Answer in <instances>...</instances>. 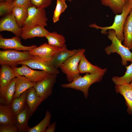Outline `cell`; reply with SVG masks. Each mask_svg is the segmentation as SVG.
Returning <instances> with one entry per match:
<instances>
[{"instance_id": "32", "label": "cell", "mask_w": 132, "mask_h": 132, "mask_svg": "<svg viewBox=\"0 0 132 132\" xmlns=\"http://www.w3.org/2000/svg\"><path fill=\"white\" fill-rule=\"evenodd\" d=\"M52 0H31L33 6L39 8H45L49 6Z\"/></svg>"}, {"instance_id": "25", "label": "cell", "mask_w": 132, "mask_h": 132, "mask_svg": "<svg viewBox=\"0 0 132 132\" xmlns=\"http://www.w3.org/2000/svg\"><path fill=\"white\" fill-rule=\"evenodd\" d=\"M103 5L109 7L116 14L121 13L126 2L125 0H100Z\"/></svg>"}, {"instance_id": "13", "label": "cell", "mask_w": 132, "mask_h": 132, "mask_svg": "<svg viewBox=\"0 0 132 132\" xmlns=\"http://www.w3.org/2000/svg\"><path fill=\"white\" fill-rule=\"evenodd\" d=\"M32 115L26 104L23 108L15 116L14 125L19 132H27L29 127L28 125L30 118Z\"/></svg>"}, {"instance_id": "19", "label": "cell", "mask_w": 132, "mask_h": 132, "mask_svg": "<svg viewBox=\"0 0 132 132\" xmlns=\"http://www.w3.org/2000/svg\"><path fill=\"white\" fill-rule=\"evenodd\" d=\"M123 33V45L130 50L132 49V8L125 22Z\"/></svg>"}, {"instance_id": "40", "label": "cell", "mask_w": 132, "mask_h": 132, "mask_svg": "<svg viewBox=\"0 0 132 132\" xmlns=\"http://www.w3.org/2000/svg\"><path fill=\"white\" fill-rule=\"evenodd\" d=\"M132 85V80L130 83Z\"/></svg>"}, {"instance_id": "30", "label": "cell", "mask_w": 132, "mask_h": 132, "mask_svg": "<svg viewBox=\"0 0 132 132\" xmlns=\"http://www.w3.org/2000/svg\"><path fill=\"white\" fill-rule=\"evenodd\" d=\"M67 7L65 1L64 0H57L56 6L52 18L54 23L59 21L61 14L65 11Z\"/></svg>"}, {"instance_id": "20", "label": "cell", "mask_w": 132, "mask_h": 132, "mask_svg": "<svg viewBox=\"0 0 132 132\" xmlns=\"http://www.w3.org/2000/svg\"><path fill=\"white\" fill-rule=\"evenodd\" d=\"M44 27L37 25L23 30L21 37L22 39L26 40L36 37H45L49 32Z\"/></svg>"}, {"instance_id": "29", "label": "cell", "mask_w": 132, "mask_h": 132, "mask_svg": "<svg viewBox=\"0 0 132 132\" xmlns=\"http://www.w3.org/2000/svg\"><path fill=\"white\" fill-rule=\"evenodd\" d=\"M126 70L124 75L121 77L114 76L112 80L115 85H123L130 84L132 80V62L131 64L126 66Z\"/></svg>"}, {"instance_id": "22", "label": "cell", "mask_w": 132, "mask_h": 132, "mask_svg": "<svg viewBox=\"0 0 132 132\" xmlns=\"http://www.w3.org/2000/svg\"><path fill=\"white\" fill-rule=\"evenodd\" d=\"M15 117L9 105L0 104V125L14 123Z\"/></svg>"}, {"instance_id": "24", "label": "cell", "mask_w": 132, "mask_h": 132, "mask_svg": "<svg viewBox=\"0 0 132 132\" xmlns=\"http://www.w3.org/2000/svg\"><path fill=\"white\" fill-rule=\"evenodd\" d=\"M27 90L22 93L18 97L13 99L11 104L9 105L14 117L22 110L26 104Z\"/></svg>"}, {"instance_id": "31", "label": "cell", "mask_w": 132, "mask_h": 132, "mask_svg": "<svg viewBox=\"0 0 132 132\" xmlns=\"http://www.w3.org/2000/svg\"><path fill=\"white\" fill-rule=\"evenodd\" d=\"M14 7L13 2H7L5 0L0 1V16L7 15L12 11Z\"/></svg>"}, {"instance_id": "11", "label": "cell", "mask_w": 132, "mask_h": 132, "mask_svg": "<svg viewBox=\"0 0 132 132\" xmlns=\"http://www.w3.org/2000/svg\"><path fill=\"white\" fill-rule=\"evenodd\" d=\"M20 37L16 36L11 38H3L0 34V48L5 49H14L18 51H30L37 47L35 45L30 46L23 45Z\"/></svg>"}, {"instance_id": "9", "label": "cell", "mask_w": 132, "mask_h": 132, "mask_svg": "<svg viewBox=\"0 0 132 132\" xmlns=\"http://www.w3.org/2000/svg\"><path fill=\"white\" fill-rule=\"evenodd\" d=\"M20 67H11L13 69L16 77L19 75L23 76L30 81L35 83L47 77L51 74L47 72L38 71L31 69L25 64Z\"/></svg>"}, {"instance_id": "15", "label": "cell", "mask_w": 132, "mask_h": 132, "mask_svg": "<svg viewBox=\"0 0 132 132\" xmlns=\"http://www.w3.org/2000/svg\"><path fill=\"white\" fill-rule=\"evenodd\" d=\"M77 50H68L66 44L54 56L51 63L56 68L60 66L69 58L74 55Z\"/></svg>"}, {"instance_id": "7", "label": "cell", "mask_w": 132, "mask_h": 132, "mask_svg": "<svg viewBox=\"0 0 132 132\" xmlns=\"http://www.w3.org/2000/svg\"><path fill=\"white\" fill-rule=\"evenodd\" d=\"M17 65L25 64L33 69L44 71L52 74H58L59 71L50 62L38 56L32 55L29 59L18 63Z\"/></svg>"}, {"instance_id": "5", "label": "cell", "mask_w": 132, "mask_h": 132, "mask_svg": "<svg viewBox=\"0 0 132 132\" xmlns=\"http://www.w3.org/2000/svg\"><path fill=\"white\" fill-rule=\"evenodd\" d=\"M28 17L22 28L23 31L39 25L47 26V18L44 8H39L33 6L27 8Z\"/></svg>"}, {"instance_id": "37", "label": "cell", "mask_w": 132, "mask_h": 132, "mask_svg": "<svg viewBox=\"0 0 132 132\" xmlns=\"http://www.w3.org/2000/svg\"><path fill=\"white\" fill-rule=\"evenodd\" d=\"M129 1L132 6V0H129Z\"/></svg>"}, {"instance_id": "3", "label": "cell", "mask_w": 132, "mask_h": 132, "mask_svg": "<svg viewBox=\"0 0 132 132\" xmlns=\"http://www.w3.org/2000/svg\"><path fill=\"white\" fill-rule=\"evenodd\" d=\"M108 37L111 42V44L105 49L108 55L117 53L121 58L122 65L126 66L128 61L132 62V52L127 47L122 44L121 42L117 37L115 31L113 29L108 30Z\"/></svg>"}, {"instance_id": "38", "label": "cell", "mask_w": 132, "mask_h": 132, "mask_svg": "<svg viewBox=\"0 0 132 132\" xmlns=\"http://www.w3.org/2000/svg\"><path fill=\"white\" fill-rule=\"evenodd\" d=\"M64 0L66 1V0H68L69 1L71 2V0Z\"/></svg>"}, {"instance_id": "1", "label": "cell", "mask_w": 132, "mask_h": 132, "mask_svg": "<svg viewBox=\"0 0 132 132\" xmlns=\"http://www.w3.org/2000/svg\"><path fill=\"white\" fill-rule=\"evenodd\" d=\"M107 71V69H102L100 71L93 73H86L83 76H79L68 83L62 84L61 86L64 88H70L82 92L85 98L88 95V90L90 86L96 82L101 81Z\"/></svg>"}, {"instance_id": "33", "label": "cell", "mask_w": 132, "mask_h": 132, "mask_svg": "<svg viewBox=\"0 0 132 132\" xmlns=\"http://www.w3.org/2000/svg\"><path fill=\"white\" fill-rule=\"evenodd\" d=\"M19 132L18 128L13 124L0 125V132Z\"/></svg>"}, {"instance_id": "35", "label": "cell", "mask_w": 132, "mask_h": 132, "mask_svg": "<svg viewBox=\"0 0 132 132\" xmlns=\"http://www.w3.org/2000/svg\"><path fill=\"white\" fill-rule=\"evenodd\" d=\"M56 122L50 124L46 129L45 132H54L56 129Z\"/></svg>"}, {"instance_id": "6", "label": "cell", "mask_w": 132, "mask_h": 132, "mask_svg": "<svg viewBox=\"0 0 132 132\" xmlns=\"http://www.w3.org/2000/svg\"><path fill=\"white\" fill-rule=\"evenodd\" d=\"M32 56L29 51L21 52L11 49L0 51V64L17 67L18 63L28 59Z\"/></svg>"}, {"instance_id": "36", "label": "cell", "mask_w": 132, "mask_h": 132, "mask_svg": "<svg viewBox=\"0 0 132 132\" xmlns=\"http://www.w3.org/2000/svg\"><path fill=\"white\" fill-rule=\"evenodd\" d=\"M15 0H5L7 2H13Z\"/></svg>"}, {"instance_id": "23", "label": "cell", "mask_w": 132, "mask_h": 132, "mask_svg": "<svg viewBox=\"0 0 132 132\" xmlns=\"http://www.w3.org/2000/svg\"><path fill=\"white\" fill-rule=\"evenodd\" d=\"M78 69L80 74L93 73L102 69L99 66L91 64L87 60L84 54L83 55L79 62Z\"/></svg>"}, {"instance_id": "14", "label": "cell", "mask_w": 132, "mask_h": 132, "mask_svg": "<svg viewBox=\"0 0 132 132\" xmlns=\"http://www.w3.org/2000/svg\"><path fill=\"white\" fill-rule=\"evenodd\" d=\"M16 77L13 78L6 85L0 88V103L6 105L10 104L15 91Z\"/></svg>"}, {"instance_id": "2", "label": "cell", "mask_w": 132, "mask_h": 132, "mask_svg": "<svg viewBox=\"0 0 132 132\" xmlns=\"http://www.w3.org/2000/svg\"><path fill=\"white\" fill-rule=\"evenodd\" d=\"M132 6L130 2L128 1L126 2L123 7L122 12L116 14L113 24L108 26L101 27L97 25L96 23L89 25L90 27L101 30V33L104 34H107V30L113 29L115 32L118 39L121 42L123 41L124 36L123 33V28L126 18L129 14Z\"/></svg>"}, {"instance_id": "17", "label": "cell", "mask_w": 132, "mask_h": 132, "mask_svg": "<svg viewBox=\"0 0 132 132\" xmlns=\"http://www.w3.org/2000/svg\"><path fill=\"white\" fill-rule=\"evenodd\" d=\"M34 83L29 80L26 77L19 75L16 77L15 91L13 99L19 96L29 88L33 87Z\"/></svg>"}, {"instance_id": "8", "label": "cell", "mask_w": 132, "mask_h": 132, "mask_svg": "<svg viewBox=\"0 0 132 132\" xmlns=\"http://www.w3.org/2000/svg\"><path fill=\"white\" fill-rule=\"evenodd\" d=\"M57 75L51 74L44 79L34 83L33 87L43 101L52 94L53 87L56 82Z\"/></svg>"}, {"instance_id": "27", "label": "cell", "mask_w": 132, "mask_h": 132, "mask_svg": "<svg viewBox=\"0 0 132 132\" xmlns=\"http://www.w3.org/2000/svg\"><path fill=\"white\" fill-rule=\"evenodd\" d=\"M12 11L18 25L20 27H22L28 16L27 8L14 6Z\"/></svg>"}, {"instance_id": "34", "label": "cell", "mask_w": 132, "mask_h": 132, "mask_svg": "<svg viewBox=\"0 0 132 132\" xmlns=\"http://www.w3.org/2000/svg\"><path fill=\"white\" fill-rule=\"evenodd\" d=\"M13 3L14 7H21L27 8L33 6L31 0H15Z\"/></svg>"}, {"instance_id": "18", "label": "cell", "mask_w": 132, "mask_h": 132, "mask_svg": "<svg viewBox=\"0 0 132 132\" xmlns=\"http://www.w3.org/2000/svg\"><path fill=\"white\" fill-rule=\"evenodd\" d=\"M27 91L26 104L32 115L43 101L38 96L33 87L29 88Z\"/></svg>"}, {"instance_id": "21", "label": "cell", "mask_w": 132, "mask_h": 132, "mask_svg": "<svg viewBox=\"0 0 132 132\" xmlns=\"http://www.w3.org/2000/svg\"><path fill=\"white\" fill-rule=\"evenodd\" d=\"M0 70V88L7 85L13 78L16 77L13 68L10 66L2 65Z\"/></svg>"}, {"instance_id": "28", "label": "cell", "mask_w": 132, "mask_h": 132, "mask_svg": "<svg viewBox=\"0 0 132 132\" xmlns=\"http://www.w3.org/2000/svg\"><path fill=\"white\" fill-rule=\"evenodd\" d=\"M51 116V112L47 110L44 118L42 121L33 127H29L27 132H45L50 124Z\"/></svg>"}, {"instance_id": "41", "label": "cell", "mask_w": 132, "mask_h": 132, "mask_svg": "<svg viewBox=\"0 0 132 132\" xmlns=\"http://www.w3.org/2000/svg\"><path fill=\"white\" fill-rule=\"evenodd\" d=\"M0 1L5 0H0Z\"/></svg>"}, {"instance_id": "12", "label": "cell", "mask_w": 132, "mask_h": 132, "mask_svg": "<svg viewBox=\"0 0 132 132\" xmlns=\"http://www.w3.org/2000/svg\"><path fill=\"white\" fill-rule=\"evenodd\" d=\"M61 48L45 43L29 51L31 55H36L51 62L54 55Z\"/></svg>"}, {"instance_id": "26", "label": "cell", "mask_w": 132, "mask_h": 132, "mask_svg": "<svg viewBox=\"0 0 132 132\" xmlns=\"http://www.w3.org/2000/svg\"><path fill=\"white\" fill-rule=\"evenodd\" d=\"M45 37L47 40L48 43L53 46L61 48L65 44L64 36L56 32H49Z\"/></svg>"}, {"instance_id": "39", "label": "cell", "mask_w": 132, "mask_h": 132, "mask_svg": "<svg viewBox=\"0 0 132 132\" xmlns=\"http://www.w3.org/2000/svg\"><path fill=\"white\" fill-rule=\"evenodd\" d=\"M129 0H125V2H127Z\"/></svg>"}, {"instance_id": "10", "label": "cell", "mask_w": 132, "mask_h": 132, "mask_svg": "<svg viewBox=\"0 0 132 132\" xmlns=\"http://www.w3.org/2000/svg\"><path fill=\"white\" fill-rule=\"evenodd\" d=\"M4 31L11 32L19 37L23 32L22 28L18 25L12 11L6 15L0 20V31Z\"/></svg>"}, {"instance_id": "16", "label": "cell", "mask_w": 132, "mask_h": 132, "mask_svg": "<svg viewBox=\"0 0 132 132\" xmlns=\"http://www.w3.org/2000/svg\"><path fill=\"white\" fill-rule=\"evenodd\" d=\"M115 88L116 92L119 93L124 98L127 107V112L129 114L132 115V85L130 83L115 85Z\"/></svg>"}, {"instance_id": "4", "label": "cell", "mask_w": 132, "mask_h": 132, "mask_svg": "<svg viewBox=\"0 0 132 132\" xmlns=\"http://www.w3.org/2000/svg\"><path fill=\"white\" fill-rule=\"evenodd\" d=\"M85 51L83 48L77 49L74 55L69 58L60 67L61 71L66 75L69 83L80 76L78 66Z\"/></svg>"}]
</instances>
